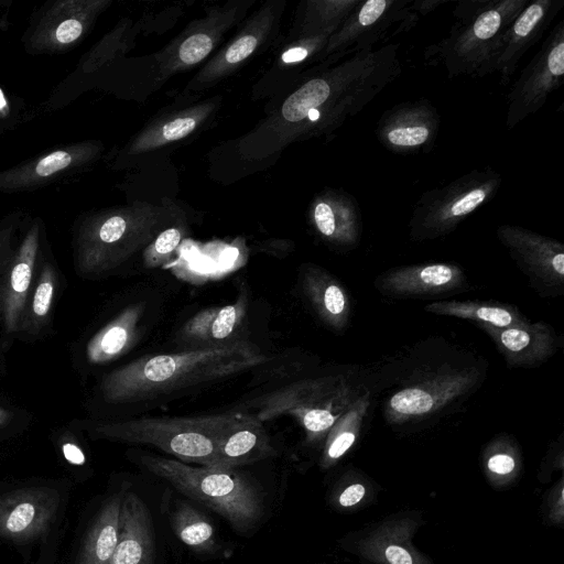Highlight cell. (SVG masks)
Instances as JSON below:
<instances>
[{
  "label": "cell",
  "instance_id": "1",
  "mask_svg": "<svg viewBox=\"0 0 564 564\" xmlns=\"http://www.w3.org/2000/svg\"><path fill=\"white\" fill-rule=\"evenodd\" d=\"M253 344L227 345L144 356L108 373L100 383L101 398L112 404L147 401L208 383L265 362Z\"/></svg>",
  "mask_w": 564,
  "mask_h": 564
},
{
  "label": "cell",
  "instance_id": "2",
  "mask_svg": "<svg viewBox=\"0 0 564 564\" xmlns=\"http://www.w3.org/2000/svg\"><path fill=\"white\" fill-rule=\"evenodd\" d=\"M485 366L467 357H442L411 368L383 402L388 424L402 426L434 417L474 392Z\"/></svg>",
  "mask_w": 564,
  "mask_h": 564
},
{
  "label": "cell",
  "instance_id": "3",
  "mask_svg": "<svg viewBox=\"0 0 564 564\" xmlns=\"http://www.w3.org/2000/svg\"><path fill=\"white\" fill-rule=\"evenodd\" d=\"M140 463L185 496L220 514L240 533L253 529L263 516L262 494L237 469L195 467L149 453L141 454Z\"/></svg>",
  "mask_w": 564,
  "mask_h": 564
},
{
  "label": "cell",
  "instance_id": "4",
  "mask_svg": "<svg viewBox=\"0 0 564 564\" xmlns=\"http://www.w3.org/2000/svg\"><path fill=\"white\" fill-rule=\"evenodd\" d=\"M176 213L174 207L141 203L105 217L78 243L77 274L85 279L111 274L144 250L163 229L177 223Z\"/></svg>",
  "mask_w": 564,
  "mask_h": 564
},
{
  "label": "cell",
  "instance_id": "5",
  "mask_svg": "<svg viewBox=\"0 0 564 564\" xmlns=\"http://www.w3.org/2000/svg\"><path fill=\"white\" fill-rule=\"evenodd\" d=\"M229 412L203 416H154L93 422L90 435L113 442L151 445L183 463L215 465L218 437Z\"/></svg>",
  "mask_w": 564,
  "mask_h": 564
},
{
  "label": "cell",
  "instance_id": "6",
  "mask_svg": "<svg viewBox=\"0 0 564 564\" xmlns=\"http://www.w3.org/2000/svg\"><path fill=\"white\" fill-rule=\"evenodd\" d=\"M367 390L349 373L306 378L262 395L254 402V415L262 422L290 415L304 430L306 442L315 445L324 442L333 424Z\"/></svg>",
  "mask_w": 564,
  "mask_h": 564
},
{
  "label": "cell",
  "instance_id": "7",
  "mask_svg": "<svg viewBox=\"0 0 564 564\" xmlns=\"http://www.w3.org/2000/svg\"><path fill=\"white\" fill-rule=\"evenodd\" d=\"M59 494L50 487H28L0 496V540L25 543L44 535L54 522Z\"/></svg>",
  "mask_w": 564,
  "mask_h": 564
},
{
  "label": "cell",
  "instance_id": "8",
  "mask_svg": "<svg viewBox=\"0 0 564 564\" xmlns=\"http://www.w3.org/2000/svg\"><path fill=\"white\" fill-rule=\"evenodd\" d=\"M376 290L392 299H424L459 291L467 284L463 270L452 263L398 267L380 273Z\"/></svg>",
  "mask_w": 564,
  "mask_h": 564
},
{
  "label": "cell",
  "instance_id": "9",
  "mask_svg": "<svg viewBox=\"0 0 564 564\" xmlns=\"http://www.w3.org/2000/svg\"><path fill=\"white\" fill-rule=\"evenodd\" d=\"M282 11L283 2H267L252 15L242 31L203 67L188 87L203 89L232 73L273 34Z\"/></svg>",
  "mask_w": 564,
  "mask_h": 564
},
{
  "label": "cell",
  "instance_id": "10",
  "mask_svg": "<svg viewBox=\"0 0 564 564\" xmlns=\"http://www.w3.org/2000/svg\"><path fill=\"white\" fill-rule=\"evenodd\" d=\"M476 325L491 338L509 368L539 367L562 346L555 329L542 321L506 328Z\"/></svg>",
  "mask_w": 564,
  "mask_h": 564
},
{
  "label": "cell",
  "instance_id": "11",
  "mask_svg": "<svg viewBox=\"0 0 564 564\" xmlns=\"http://www.w3.org/2000/svg\"><path fill=\"white\" fill-rule=\"evenodd\" d=\"M242 2L232 3L231 7L217 8L208 17L196 22V26L188 28L180 41L172 44L163 54L162 69L167 75L182 72L205 59L215 48L219 39L243 15L247 7Z\"/></svg>",
  "mask_w": 564,
  "mask_h": 564
},
{
  "label": "cell",
  "instance_id": "12",
  "mask_svg": "<svg viewBox=\"0 0 564 564\" xmlns=\"http://www.w3.org/2000/svg\"><path fill=\"white\" fill-rule=\"evenodd\" d=\"M275 455L263 422L254 414L241 411L229 412L217 443L213 467L237 469Z\"/></svg>",
  "mask_w": 564,
  "mask_h": 564
},
{
  "label": "cell",
  "instance_id": "13",
  "mask_svg": "<svg viewBox=\"0 0 564 564\" xmlns=\"http://www.w3.org/2000/svg\"><path fill=\"white\" fill-rule=\"evenodd\" d=\"M37 229L31 230L13 257L0 302V324L6 344L21 333L28 302L35 282Z\"/></svg>",
  "mask_w": 564,
  "mask_h": 564
},
{
  "label": "cell",
  "instance_id": "14",
  "mask_svg": "<svg viewBox=\"0 0 564 564\" xmlns=\"http://www.w3.org/2000/svg\"><path fill=\"white\" fill-rule=\"evenodd\" d=\"M507 242L519 268L539 294L557 296L564 293L562 246L520 234L509 235Z\"/></svg>",
  "mask_w": 564,
  "mask_h": 564
},
{
  "label": "cell",
  "instance_id": "15",
  "mask_svg": "<svg viewBox=\"0 0 564 564\" xmlns=\"http://www.w3.org/2000/svg\"><path fill=\"white\" fill-rule=\"evenodd\" d=\"M155 552L150 511L133 491L122 495L119 540L108 564H152Z\"/></svg>",
  "mask_w": 564,
  "mask_h": 564
},
{
  "label": "cell",
  "instance_id": "16",
  "mask_svg": "<svg viewBox=\"0 0 564 564\" xmlns=\"http://www.w3.org/2000/svg\"><path fill=\"white\" fill-rule=\"evenodd\" d=\"M417 528L411 518L384 521L360 540L359 554L373 564H432L412 542Z\"/></svg>",
  "mask_w": 564,
  "mask_h": 564
},
{
  "label": "cell",
  "instance_id": "17",
  "mask_svg": "<svg viewBox=\"0 0 564 564\" xmlns=\"http://www.w3.org/2000/svg\"><path fill=\"white\" fill-rule=\"evenodd\" d=\"M246 297L235 304L205 308L193 315L180 329L178 339L189 349L227 345L237 339L246 315Z\"/></svg>",
  "mask_w": 564,
  "mask_h": 564
},
{
  "label": "cell",
  "instance_id": "18",
  "mask_svg": "<svg viewBox=\"0 0 564 564\" xmlns=\"http://www.w3.org/2000/svg\"><path fill=\"white\" fill-rule=\"evenodd\" d=\"M301 281L304 295L318 319L333 332L343 333L351 317V300L341 282L316 265H307Z\"/></svg>",
  "mask_w": 564,
  "mask_h": 564
},
{
  "label": "cell",
  "instance_id": "19",
  "mask_svg": "<svg viewBox=\"0 0 564 564\" xmlns=\"http://www.w3.org/2000/svg\"><path fill=\"white\" fill-rule=\"evenodd\" d=\"M144 306L141 303L127 306L97 330L85 346L86 361L98 366L124 355L137 341Z\"/></svg>",
  "mask_w": 564,
  "mask_h": 564
},
{
  "label": "cell",
  "instance_id": "20",
  "mask_svg": "<svg viewBox=\"0 0 564 564\" xmlns=\"http://www.w3.org/2000/svg\"><path fill=\"white\" fill-rule=\"evenodd\" d=\"M122 495L110 497L87 530L76 564H108L119 540Z\"/></svg>",
  "mask_w": 564,
  "mask_h": 564
},
{
  "label": "cell",
  "instance_id": "21",
  "mask_svg": "<svg viewBox=\"0 0 564 564\" xmlns=\"http://www.w3.org/2000/svg\"><path fill=\"white\" fill-rule=\"evenodd\" d=\"M424 311L499 328L518 326L529 322L514 305L495 301H435L427 304Z\"/></svg>",
  "mask_w": 564,
  "mask_h": 564
},
{
  "label": "cell",
  "instance_id": "22",
  "mask_svg": "<svg viewBox=\"0 0 564 564\" xmlns=\"http://www.w3.org/2000/svg\"><path fill=\"white\" fill-rule=\"evenodd\" d=\"M371 401L370 391H365L329 429L319 460L323 469L336 465L356 444Z\"/></svg>",
  "mask_w": 564,
  "mask_h": 564
},
{
  "label": "cell",
  "instance_id": "23",
  "mask_svg": "<svg viewBox=\"0 0 564 564\" xmlns=\"http://www.w3.org/2000/svg\"><path fill=\"white\" fill-rule=\"evenodd\" d=\"M214 108V104L206 102L185 109L163 122L150 126L135 139L131 152H145L184 139L205 121Z\"/></svg>",
  "mask_w": 564,
  "mask_h": 564
},
{
  "label": "cell",
  "instance_id": "24",
  "mask_svg": "<svg viewBox=\"0 0 564 564\" xmlns=\"http://www.w3.org/2000/svg\"><path fill=\"white\" fill-rule=\"evenodd\" d=\"M484 474L494 487H506L521 474L522 456L517 441L509 434L496 435L481 455Z\"/></svg>",
  "mask_w": 564,
  "mask_h": 564
},
{
  "label": "cell",
  "instance_id": "25",
  "mask_svg": "<svg viewBox=\"0 0 564 564\" xmlns=\"http://www.w3.org/2000/svg\"><path fill=\"white\" fill-rule=\"evenodd\" d=\"M171 527L177 539L196 553H210L217 546L209 519L185 501L178 502L172 512Z\"/></svg>",
  "mask_w": 564,
  "mask_h": 564
},
{
  "label": "cell",
  "instance_id": "26",
  "mask_svg": "<svg viewBox=\"0 0 564 564\" xmlns=\"http://www.w3.org/2000/svg\"><path fill=\"white\" fill-rule=\"evenodd\" d=\"M57 286V273L51 263L37 274L22 322L21 332L35 335L47 322Z\"/></svg>",
  "mask_w": 564,
  "mask_h": 564
},
{
  "label": "cell",
  "instance_id": "27",
  "mask_svg": "<svg viewBox=\"0 0 564 564\" xmlns=\"http://www.w3.org/2000/svg\"><path fill=\"white\" fill-rule=\"evenodd\" d=\"M330 87L323 78L306 82L282 104L280 122L295 124L304 121L308 113L318 109L329 97Z\"/></svg>",
  "mask_w": 564,
  "mask_h": 564
},
{
  "label": "cell",
  "instance_id": "28",
  "mask_svg": "<svg viewBox=\"0 0 564 564\" xmlns=\"http://www.w3.org/2000/svg\"><path fill=\"white\" fill-rule=\"evenodd\" d=\"M185 230L181 224L163 229L143 250L142 260L148 269H155L169 261L184 238Z\"/></svg>",
  "mask_w": 564,
  "mask_h": 564
},
{
  "label": "cell",
  "instance_id": "29",
  "mask_svg": "<svg viewBox=\"0 0 564 564\" xmlns=\"http://www.w3.org/2000/svg\"><path fill=\"white\" fill-rule=\"evenodd\" d=\"M313 220L317 231L326 239L346 241L336 217V213L326 202H319L313 209Z\"/></svg>",
  "mask_w": 564,
  "mask_h": 564
},
{
  "label": "cell",
  "instance_id": "30",
  "mask_svg": "<svg viewBox=\"0 0 564 564\" xmlns=\"http://www.w3.org/2000/svg\"><path fill=\"white\" fill-rule=\"evenodd\" d=\"M367 496L368 488L362 481H351L336 494L335 505L340 509H351L359 506Z\"/></svg>",
  "mask_w": 564,
  "mask_h": 564
},
{
  "label": "cell",
  "instance_id": "31",
  "mask_svg": "<svg viewBox=\"0 0 564 564\" xmlns=\"http://www.w3.org/2000/svg\"><path fill=\"white\" fill-rule=\"evenodd\" d=\"M427 137L429 130L422 126L397 128L388 133L391 143L402 147L421 144L426 141Z\"/></svg>",
  "mask_w": 564,
  "mask_h": 564
},
{
  "label": "cell",
  "instance_id": "32",
  "mask_svg": "<svg viewBox=\"0 0 564 564\" xmlns=\"http://www.w3.org/2000/svg\"><path fill=\"white\" fill-rule=\"evenodd\" d=\"M70 162L72 155L68 152L57 150L37 162L35 173L39 176H48L65 169L70 164Z\"/></svg>",
  "mask_w": 564,
  "mask_h": 564
},
{
  "label": "cell",
  "instance_id": "33",
  "mask_svg": "<svg viewBox=\"0 0 564 564\" xmlns=\"http://www.w3.org/2000/svg\"><path fill=\"white\" fill-rule=\"evenodd\" d=\"M501 24V17L496 10L482 13L474 24V32L478 39L486 40L496 34Z\"/></svg>",
  "mask_w": 564,
  "mask_h": 564
},
{
  "label": "cell",
  "instance_id": "34",
  "mask_svg": "<svg viewBox=\"0 0 564 564\" xmlns=\"http://www.w3.org/2000/svg\"><path fill=\"white\" fill-rule=\"evenodd\" d=\"M486 194L482 189H473L458 200H456L451 208V216L460 217L473 212L485 199Z\"/></svg>",
  "mask_w": 564,
  "mask_h": 564
},
{
  "label": "cell",
  "instance_id": "35",
  "mask_svg": "<svg viewBox=\"0 0 564 564\" xmlns=\"http://www.w3.org/2000/svg\"><path fill=\"white\" fill-rule=\"evenodd\" d=\"M543 15V9L540 4H531L517 20L513 30L519 36H525L531 32Z\"/></svg>",
  "mask_w": 564,
  "mask_h": 564
},
{
  "label": "cell",
  "instance_id": "36",
  "mask_svg": "<svg viewBox=\"0 0 564 564\" xmlns=\"http://www.w3.org/2000/svg\"><path fill=\"white\" fill-rule=\"evenodd\" d=\"M549 518L553 523L560 524L564 519L563 478L553 488L549 498Z\"/></svg>",
  "mask_w": 564,
  "mask_h": 564
},
{
  "label": "cell",
  "instance_id": "37",
  "mask_svg": "<svg viewBox=\"0 0 564 564\" xmlns=\"http://www.w3.org/2000/svg\"><path fill=\"white\" fill-rule=\"evenodd\" d=\"M83 25L79 21L68 19L63 21L56 29L55 36L59 43L67 44L78 39L82 34Z\"/></svg>",
  "mask_w": 564,
  "mask_h": 564
},
{
  "label": "cell",
  "instance_id": "38",
  "mask_svg": "<svg viewBox=\"0 0 564 564\" xmlns=\"http://www.w3.org/2000/svg\"><path fill=\"white\" fill-rule=\"evenodd\" d=\"M387 6L384 0H369L367 1L358 17L359 22L362 25H370L379 19L383 13Z\"/></svg>",
  "mask_w": 564,
  "mask_h": 564
},
{
  "label": "cell",
  "instance_id": "39",
  "mask_svg": "<svg viewBox=\"0 0 564 564\" xmlns=\"http://www.w3.org/2000/svg\"><path fill=\"white\" fill-rule=\"evenodd\" d=\"M64 458L72 465L82 466L86 463L83 449L74 442L66 441L62 444Z\"/></svg>",
  "mask_w": 564,
  "mask_h": 564
},
{
  "label": "cell",
  "instance_id": "40",
  "mask_svg": "<svg viewBox=\"0 0 564 564\" xmlns=\"http://www.w3.org/2000/svg\"><path fill=\"white\" fill-rule=\"evenodd\" d=\"M549 70L555 76L564 74V43L555 46L547 57Z\"/></svg>",
  "mask_w": 564,
  "mask_h": 564
},
{
  "label": "cell",
  "instance_id": "41",
  "mask_svg": "<svg viewBox=\"0 0 564 564\" xmlns=\"http://www.w3.org/2000/svg\"><path fill=\"white\" fill-rule=\"evenodd\" d=\"M308 55V48L302 44L294 45L284 51L281 59L285 64L299 63L304 61Z\"/></svg>",
  "mask_w": 564,
  "mask_h": 564
},
{
  "label": "cell",
  "instance_id": "42",
  "mask_svg": "<svg viewBox=\"0 0 564 564\" xmlns=\"http://www.w3.org/2000/svg\"><path fill=\"white\" fill-rule=\"evenodd\" d=\"M13 257L14 256H12L10 253V250L7 251L3 248L2 243L0 242V302H1V296H2L4 282L7 279V274H8L9 268L11 265V262L13 260Z\"/></svg>",
  "mask_w": 564,
  "mask_h": 564
},
{
  "label": "cell",
  "instance_id": "43",
  "mask_svg": "<svg viewBox=\"0 0 564 564\" xmlns=\"http://www.w3.org/2000/svg\"><path fill=\"white\" fill-rule=\"evenodd\" d=\"M12 420V413L7 409L0 406V427L6 426Z\"/></svg>",
  "mask_w": 564,
  "mask_h": 564
},
{
  "label": "cell",
  "instance_id": "44",
  "mask_svg": "<svg viewBox=\"0 0 564 564\" xmlns=\"http://www.w3.org/2000/svg\"><path fill=\"white\" fill-rule=\"evenodd\" d=\"M6 106V100L3 98L2 91L0 90V109Z\"/></svg>",
  "mask_w": 564,
  "mask_h": 564
}]
</instances>
